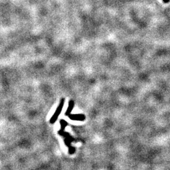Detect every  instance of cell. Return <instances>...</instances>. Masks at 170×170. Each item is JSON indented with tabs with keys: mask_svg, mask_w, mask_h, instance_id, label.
I'll list each match as a JSON object with an SVG mask.
<instances>
[{
	"mask_svg": "<svg viewBox=\"0 0 170 170\" xmlns=\"http://www.w3.org/2000/svg\"><path fill=\"white\" fill-rule=\"evenodd\" d=\"M162 1H163V2L164 3H168L169 1V0H162Z\"/></svg>",
	"mask_w": 170,
	"mask_h": 170,
	"instance_id": "277c9868",
	"label": "cell"
},
{
	"mask_svg": "<svg viewBox=\"0 0 170 170\" xmlns=\"http://www.w3.org/2000/svg\"><path fill=\"white\" fill-rule=\"evenodd\" d=\"M74 105V102L72 101V100H71V101H69V107H68V109L66 111V115H69L71 114V111L73 109V107Z\"/></svg>",
	"mask_w": 170,
	"mask_h": 170,
	"instance_id": "3957f363",
	"label": "cell"
},
{
	"mask_svg": "<svg viewBox=\"0 0 170 170\" xmlns=\"http://www.w3.org/2000/svg\"><path fill=\"white\" fill-rule=\"evenodd\" d=\"M64 102H65V99L64 98H62L61 100L59 105L56 110H55V112L54 113V114L53 115V117H52V118L50 120V122L51 124H54L55 122V121L57 120L59 115H60L61 112H62V109H63Z\"/></svg>",
	"mask_w": 170,
	"mask_h": 170,
	"instance_id": "6da1fadb",
	"label": "cell"
},
{
	"mask_svg": "<svg viewBox=\"0 0 170 170\" xmlns=\"http://www.w3.org/2000/svg\"><path fill=\"white\" fill-rule=\"evenodd\" d=\"M69 119L72 120H80L83 121L85 120V116L83 114H74V115H69Z\"/></svg>",
	"mask_w": 170,
	"mask_h": 170,
	"instance_id": "7a4b0ae2",
	"label": "cell"
}]
</instances>
